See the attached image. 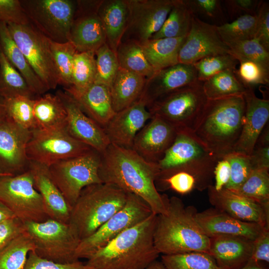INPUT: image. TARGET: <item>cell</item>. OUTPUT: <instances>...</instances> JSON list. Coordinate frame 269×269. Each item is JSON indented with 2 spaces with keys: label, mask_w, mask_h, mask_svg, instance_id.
<instances>
[{
  "label": "cell",
  "mask_w": 269,
  "mask_h": 269,
  "mask_svg": "<svg viewBox=\"0 0 269 269\" xmlns=\"http://www.w3.org/2000/svg\"><path fill=\"white\" fill-rule=\"evenodd\" d=\"M253 170H269V127L267 125L249 156Z\"/></svg>",
  "instance_id": "f5cc1de1"
},
{
  "label": "cell",
  "mask_w": 269,
  "mask_h": 269,
  "mask_svg": "<svg viewBox=\"0 0 269 269\" xmlns=\"http://www.w3.org/2000/svg\"><path fill=\"white\" fill-rule=\"evenodd\" d=\"M156 215L151 214L125 230L88 259L94 269H144L156 260L153 234Z\"/></svg>",
  "instance_id": "3957f363"
},
{
  "label": "cell",
  "mask_w": 269,
  "mask_h": 269,
  "mask_svg": "<svg viewBox=\"0 0 269 269\" xmlns=\"http://www.w3.org/2000/svg\"><path fill=\"white\" fill-rule=\"evenodd\" d=\"M235 70L222 71L203 82V88L208 100L244 95L248 87L240 81Z\"/></svg>",
  "instance_id": "d590c367"
},
{
  "label": "cell",
  "mask_w": 269,
  "mask_h": 269,
  "mask_svg": "<svg viewBox=\"0 0 269 269\" xmlns=\"http://www.w3.org/2000/svg\"><path fill=\"white\" fill-rule=\"evenodd\" d=\"M193 16L186 0H175L161 28L150 39L186 37Z\"/></svg>",
  "instance_id": "836d02e7"
},
{
  "label": "cell",
  "mask_w": 269,
  "mask_h": 269,
  "mask_svg": "<svg viewBox=\"0 0 269 269\" xmlns=\"http://www.w3.org/2000/svg\"><path fill=\"white\" fill-rule=\"evenodd\" d=\"M34 250L31 239L24 232L0 250V269H23L29 253Z\"/></svg>",
  "instance_id": "74e56055"
},
{
  "label": "cell",
  "mask_w": 269,
  "mask_h": 269,
  "mask_svg": "<svg viewBox=\"0 0 269 269\" xmlns=\"http://www.w3.org/2000/svg\"><path fill=\"white\" fill-rule=\"evenodd\" d=\"M240 269H268V268L261 263L250 260L247 264Z\"/></svg>",
  "instance_id": "be15d7a7"
},
{
  "label": "cell",
  "mask_w": 269,
  "mask_h": 269,
  "mask_svg": "<svg viewBox=\"0 0 269 269\" xmlns=\"http://www.w3.org/2000/svg\"><path fill=\"white\" fill-rule=\"evenodd\" d=\"M128 193L110 184L85 187L71 209L69 224L81 240L96 232L125 205Z\"/></svg>",
  "instance_id": "5b68a950"
},
{
  "label": "cell",
  "mask_w": 269,
  "mask_h": 269,
  "mask_svg": "<svg viewBox=\"0 0 269 269\" xmlns=\"http://www.w3.org/2000/svg\"><path fill=\"white\" fill-rule=\"evenodd\" d=\"M18 96L31 99L35 97L25 79L8 61L0 46V98Z\"/></svg>",
  "instance_id": "8d00e7d4"
},
{
  "label": "cell",
  "mask_w": 269,
  "mask_h": 269,
  "mask_svg": "<svg viewBox=\"0 0 269 269\" xmlns=\"http://www.w3.org/2000/svg\"><path fill=\"white\" fill-rule=\"evenodd\" d=\"M3 175H8V174H6L0 168V176H3Z\"/></svg>",
  "instance_id": "003e7915"
},
{
  "label": "cell",
  "mask_w": 269,
  "mask_h": 269,
  "mask_svg": "<svg viewBox=\"0 0 269 269\" xmlns=\"http://www.w3.org/2000/svg\"><path fill=\"white\" fill-rule=\"evenodd\" d=\"M96 73L94 83L111 87L120 66L116 52L106 43L95 52Z\"/></svg>",
  "instance_id": "f6af8a7d"
},
{
  "label": "cell",
  "mask_w": 269,
  "mask_h": 269,
  "mask_svg": "<svg viewBox=\"0 0 269 269\" xmlns=\"http://www.w3.org/2000/svg\"><path fill=\"white\" fill-rule=\"evenodd\" d=\"M31 132L26 147L28 160L48 167L94 149L74 138L66 128L51 130L34 129Z\"/></svg>",
  "instance_id": "5bb4252c"
},
{
  "label": "cell",
  "mask_w": 269,
  "mask_h": 269,
  "mask_svg": "<svg viewBox=\"0 0 269 269\" xmlns=\"http://www.w3.org/2000/svg\"><path fill=\"white\" fill-rule=\"evenodd\" d=\"M100 161L101 153L92 149L48 167L52 179L71 208L83 188L102 183L98 174Z\"/></svg>",
  "instance_id": "9c48e42d"
},
{
  "label": "cell",
  "mask_w": 269,
  "mask_h": 269,
  "mask_svg": "<svg viewBox=\"0 0 269 269\" xmlns=\"http://www.w3.org/2000/svg\"><path fill=\"white\" fill-rule=\"evenodd\" d=\"M0 201L23 222H41L49 218L28 169L16 175L0 176Z\"/></svg>",
  "instance_id": "8fae6325"
},
{
  "label": "cell",
  "mask_w": 269,
  "mask_h": 269,
  "mask_svg": "<svg viewBox=\"0 0 269 269\" xmlns=\"http://www.w3.org/2000/svg\"><path fill=\"white\" fill-rule=\"evenodd\" d=\"M257 24L255 38L269 51V4L261 0L257 12Z\"/></svg>",
  "instance_id": "9f6ffc18"
},
{
  "label": "cell",
  "mask_w": 269,
  "mask_h": 269,
  "mask_svg": "<svg viewBox=\"0 0 269 269\" xmlns=\"http://www.w3.org/2000/svg\"><path fill=\"white\" fill-rule=\"evenodd\" d=\"M6 118V115L3 104L0 99V124Z\"/></svg>",
  "instance_id": "03108f58"
},
{
  "label": "cell",
  "mask_w": 269,
  "mask_h": 269,
  "mask_svg": "<svg viewBox=\"0 0 269 269\" xmlns=\"http://www.w3.org/2000/svg\"><path fill=\"white\" fill-rule=\"evenodd\" d=\"M257 15L245 14L237 17L231 22L217 25L218 31L226 44L238 41L255 38Z\"/></svg>",
  "instance_id": "ab89813d"
},
{
  "label": "cell",
  "mask_w": 269,
  "mask_h": 269,
  "mask_svg": "<svg viewBox=\"0 0 269 269\" xmlns=\"http://www.w3.org/2000/svg\"><path fill=\"white\" fill-rule=\"evenodd\" d=\"M214 177L215 183L213 186L216 190L222 189L228 183L230 177V164L227 157L217 161L214 170Z\"/></svg>",
  "instance_id": "94428289"
},
{
  "label": "cell",
  "mask_w": 269,
  "mask_h": 269,
  "mask_svg": "<svg viewBox=\"0 0 269 269\" xmlns=\"http://www.w3.org/2000/svg\"><path fill=\"white\" fill-rule=\"evenodd\" d=\"M161 262L166 269H221L214 258L204 252L162 255Z\"/></svg>",
  "instance_id": "60d3db41"
},
{
  "label": "cell",
  "mask_w": 269,
  "mask_h": 269,
  "mask_svg": "<svg viewBox=\"0 0 269 269\" xmlns=\"http://www.w3.org/2000/svg\"><path fill=\"white\" fill-rule=\"evenodd\" d=\"M260 0H225L224 1L229 15L232 19L245 14H256Z\"/></svg>",
  "instance_id": "680465c9"
},
{
  "label": "cell",
  "mask_w": 269,
  "mask_h": 269,
  "mask_svg": "<svg viewBox=\"0 0 269 269\" xmlns=\"http://www.w3.org/2000/svg\"><path fill=\"white\" fill-rule=\"evenodd\" d=\"M31 134L7 117L0 124V168L6 174L16 175L27 169L26 147Z\"/></svg>",
  "instance_id": "ac0fdd59"
},
{
  "label": "cell",
  "mask_w": 269,
  "mask_h": 269,
  "mask_svg": "<svg viewBox=\"0 0 269 269\" xmlns=\"http://www.w3.org/2000/svg\"><path fill=\"white\" fill-rule=\"evenodd\" d=\"M225 157L230 164V177L224 188L235 191L246 181L253 170L250 157L236 152Z\"/></svg>",
  "instance_id": "c3c4849f"
},
{
  "label": "cell",
  "mask_w": 269,
  "mask_h": 269,
  "mask_svg": "<svg viewBox=\"0 0 269 269\" xmlns=\"http://www.w3.org/2000/svg\"><path fill=\"white\" fill-rule=\"evenodd\" d=\"M197 81L192 64L179 63L156 71L146 79L139 100L147 107L164 96Z\"/></svg>",
  "instance_id": "cb8c5ba5"
},
{
  "label": "cell",
  "mask_w": 269,
  "mask_h": 269,
  "mask_svg": "<svg viewBox=\"0 0 269 269\" xmlns=\"http://www.w3.org/2000/svg\"><path fill=\"white\" fill-rule=\"evenodd\" d=\"M10 34L33 70L48 90L59 85V78L50 48V40L30 23L7 24Z\"/></svg>",
  "instance_id": "7c38bea8"
},
{
  "label": "cell",
  "mask_w": 269,
  "mask_h": 269,
  "mask_svg": "<svg viewBox=\"0 0 269 269\" xmlns=\"http://www.w3.org/2000/svg\"><path fill=\"white\" fill-rule=\"evenodd\" d=\"M20 2L30 23L39 32L54 42L69 41L76 1L22 0Z\"/></svg>",
  "instance_id": "30bf717a"
},
{
  "label": "cell",
  "mask_w": 269,
  "mask_h": 269,
  "mask_svg": "<svg viewBox=\"0 0 269 269\" xmlns=\"http://www.w3.org/2000/svg\"><path fill=\"white\" fill-rule=\"evenodd\" d=\"M177 132L165 120L152 116L136 134L132 149L147 161L157 163L173 143Z\"/></svg>",
  "instance_id": "44dd1931"
},
{
  "label": "cell",
  "mask_w": 269,
  "mask_h": 269,
  "mask_svg": "<svg viewBox=\"0 0 269 269\" xmlns=\"http://www.w3.org/2000/svg\"><path fill=\"white\" fill-rule=\"evenodd\" d=\"M0 99L7 118L24 129L29 130L35 129L33 116L35 99L18 96Z\"/></svg>",
  "instance_id": "7bdbcfd3"
},
{
  "label": "cell",
  "mask_w": 269,
  "mask_h": 269,
  "mask_svg": "<svg viewBox=\"0 0 269 269\" xmlns=\"http://www.w3.org/2000/svg\"><path fill=\"white\" fill-rule=\"evenodd\" d=\"M195 217L209 238L231 236L254 241L266 230H268L259 224L240 220L214 208L196 212Z\"/></svg>",
  "instance_id": "603a6c76"
},
{
  "label": "cell",
  "mask_w": 269,
  "mask_h": 269,
  "mask_svg": "<svg viewBox=\"0 0 269 269\" xmlns=\"http://www.w3.org/2000/svg\"><path fill=\"white\" fill-rule=\"evenodd\" d=\"M267 169H254L235 193L264 206L269 207V173Z\"/></svg>",
  "instance_id": "f35d334b"
},
{
  "label": "cell",
  "mask_w": 269,
  "mask_h": 269,
  "mask_svg": "<svg viewBox=\"0 0 269 269\" xmlns=\"http://www.w3.org/2000/svg\"><path fill=\"white\" fill-rule=\"evenodd\" d=\"M56 94L66 110V129L69 134L100 153L103 152L111 143L104 129L85 114L66 91Z\"/></svg>",
  "instance_id": "d6986e66"
},
{
  "label": "cell",
  "mask_w": 269,
  "mask_h": 269,
  "mask_svg": "<svg viewBox=\"0 0 269 269\" xmlns=\"http://www.w3.org/2000/svg\"><path fill=\"white\" fill-rule=\"evenodd\" d=\"M144 269H166V268L161 261L156 260Z\"/></svg>",
  "instance_id": "e7e4bbea"
},
{
  "label": "cell",
  "mask_w": 269,
  "mask_h": 269,
  "mask_svg": "<svg viewBox=\"0 0 269 269\" xmlns=\"http://www.w3.org/2000/svg\"><path fill=\"white\" fill-rule=\"evenodd\" d=\"M78 103L83 112L104 128L116 114L113 108L110 89L94 83L82 90L64 88Z\"/></svg>",
  "instance_id": "4316f807"
},
{
  "label": "cell",
  "mask_w": 269,
  "mask_h": 269,
  "mask_svg": "<svg viewBox=\"0 0 269 269\" xmlns=\"http://www.w3.org/2000/svg\"><path fill=\"white\" fill-rule=\"evenodd\" d=\"M116 54L120 68L139 74L146 79L155 73L144 54L140 43L138 42L121 41Z\"/></svg>",
  "instance_id": "e575fe53"
},
{
  "label": "cell",
  "mask_w": 269,
  "mask_h": 269,
  "mask_svg": "<svg viewBox=\"0 0 269 269\" xmlns=\"http://www.w3.org/2000/svg\"><path fill=\"white\" fill-rule=\"evenodd\" d=\"M157 190L164 191L171 189L180 194H186L194 189L200 191L197 179L191 174L180 171L163 180L155 182Z\"/></svg>",
  "instance_id": "f907efd6"
},
{
  "label": "cell",
  "mask_w": 269,
  "mask_h": 269,
  "mask_svg": "<svg viewBox=\"0 0 269 269\" xmlns=\"http://www.w3.org/2000/svg\"><path fill=\"white\" fill-rule=\"evenodd\" d=\"M207 100L203 82L197 81L164 96L146 108L152 116L160 117L177 131L192 132Z\"/></svg>",
  "instance_id": "52a82bcc"
},
{
  "label": "cell",
  "mask_w": 269,
  "mask_h": 269,
  "mask_svg": "<svg viewBox=\"0 0 269 269\" xmlns=\"http://www.w3.org/2000/svg\"><path fill=\"white\" fill-rule=\"evenodd\" d=\"M0 46L8 61L22 75L35 95L40 96L48 91L12 39L7 24L3 22H0Z\"/></svg>",
  "instance_id": "f546056e"
},
{
  "label": "cell",
  "mask_w": 269,
  "mask_h": 269,
  "mask_svg": "<svg viewBox=\"0 0 269 269\" xmlns=\"http://www.w3.org/2000/svg\"><path fill=\"white\" fill-rule=\"evenodd\" d=\"M0 22L27 25L28 17L19 0H0Z\"/></svg>",
  "instance_id": "816d5d0a"
},
{
  "label": "cell",
  "mask_w": 269,
  "mask_h": 269,
  "mask_svg": "<svg viewBox=\"0 0 269 269\" xmlns=\"http://www.w3.org/2000/svg\"><path fill=\"white\" fill-rule=\"evenodd\" d=\"M25 232L24 223L17 217L0 222V250Z\"/></svg>",
  "instance_id": "6f0895ef"
},
{
  "label": "cell",
  "mask_w": 269,
  "mask_h": 269,
  "mask_svg": "<svg viewBox=\"0 0 269 269\" xmlns=\"http://www.w3.org/2000/svg\"><path fill=\"white\" fill-rule=\"evenodd\" d=\"M239 61L227 53L205 57L193 64L198 81L203 82L214 75L227 70L236 69Z\"/></svg>",
  "instance_id": "7dc6e473"
},
{
  "label": "cell",
  "mask_w": 269,
  "mask_h": 269,
  "mask_svg": "<svg viewBox=\"0 0 269 269\" xmlns=\"http://www.w3.org/2000/svg\"><path fill=\"white\" fill-rule=\"evenodd\" d=\"M229 51L217 25L205 22L194 14L190 30L179 52L178 62L193 65L205 57L229 53Z\"/></svg>",
  "instance_id": "e0dca14e"
},
{
  "label": "cell",
  "mask_w": 269,
  "mask_h": 269,
  "mask_svg": "<svg viewBox=\"0 0 269 269\" xmlns=\"http://www.w3.org/2000/svg\"><path fill=\"white\" fill-rule=\"evenodd\" d=\"M251 260L269 263V230H266L254 241Z\"/></svg>",
  "instance_id": "91938a15"
},
{
  "label": "cell",
  "mask_w": 269,
  "mask_h": 269,
  "mask_svg": "<svg viewBox=\"0 0 269 269\" xmlns=\"http://www.w3.org/2000/svg\"><path fill=\"white\" fill-rule=\"evenodd\" d=\"M98 14L105 32L106 43L116 52L128 24L127 0H101Z\"/></svg>",
  "instance_id": "f1b7e54d"
},
{
  "label": "cell",
  "mask_w": 269,
  "mask_h": 269,
  "mask_svg": "<svg viewBox=\"0 0 269 269\" xmlns=\"http://www.w3.org/2000/svg\"><path fill=\"white\" fill-rule=\"evenodd\" d=\"M158 174L157 163L147 161L132 148L110 143L101 153L98 174L102 182L139 196L155 215L167 213L168 198L156 187Z\"/></svg>",
  "instance_id": "6da1fadb"
},
{
  "label": "cell",
  "mask_w": 269,
  "mask_h": 269,
  "mask_svg": "<svg viewBox=\"0 0 269 269\" xmlns=\"http://www.w3.org/2000/svg\"><path fill=\"white\" fill-rule=\"evenodd\" d=\"M244 96L246 103L244 123L234 152L250 156L269 122V100L258 97L251 87L248 88Z\"/></svg>",
  "instance_id": "d4e9b609"
},
{
  "label": "cell",
  "mask_w": 269,
  "mask_h": 269,
  "mask_svg": "<svg viewBox=\"0 0 269 269\" xmlns=\"http://www.w3.org/2000/svg\"><path fill=\"white\" fill-rule=\"evenodd\" d=\"M152 213L149 205L142 199L128 193L124 206L93 234L81 240L76 253L77 258L88 259L122 232L143 221Z\"/></svg>",
  "instance_id": "4fadbf2b"
},
{
  "label": "cell",
  "mask_w": 269,
  "mask_h": 269,
  "mask_svg": "<svg viewBox=\"0 0 269 269\" xmlns=\"http://www.w3.org/2000/svg\"><path fill=\"white\" fill-rule=\"evenodd\" d=\"M99 0H76V8L69 40L77 52H94L106 43L98 14Z\"/></svg>",
  "instance_id": "2e32d148"
},
{
  "label": "cell",
  "mask_w": 269,
  "mask_h": 269,
  "mask_svg": "<svg viewBox=\"0 0 269 269\" xmlns=\"http://www.w3.org/2000/svg\"><path fill=\"white\" fill-rule=\"evenodd\" d=\"M16 217L12 212L0 201V222Z\"/></svg>",
  "instance_id": "6125c7cd"
},
{
  "label": "cell",
  "mask_w": 269,
  "mask_h": 269,
  "mask_svg": "<svg viewBox=\"0 0 269 269\" xmlns=\"http://www.w3.org/2000/svg\"><path fill=\"white\" fill-rule=\"evenodd\" d=\"M207 189L209 201L214 208L240 220L257 223L269 230V207L226 188L216 190L211 185Z\"/></svg>",
  "instance_id": "ffe728a7"
},
{
  "label": "cell",
  "mask_w": 269,
  "mask_h": 269,
  "mask_svg": "<svg viewBox=\"0 0 269 269\" xmlns=\"http://www.w3.org/2000/svg\"><path fill=\"white\" fill-rule=\"evenodd\" d=\"M23 269H94L86 263L78 261L62 264L49 261L38 256L34 251H30Z\"/></svg>",
  "instance_id": "db71d44e"
},
{
  "label": "cell",
  "mask_w": 269,
  "mask_h": 269,
  "mask_svg": "<svg viewBox=\"0 0 269 269\" xmlns=\"http://www.w3.org/2000/svg\"><path fill=\"white\" fill-rule=\"evenodd\" d=\"M151 117L145 104L139 100L116 113L103 129L111 143L132 148L136 134Z\"/></svg>",
  "instance_id": "7402d4cb"
},
{
  "label": "cell",
  "mask_w": 269,
  "mask_h": 269,
  "mask_svg": "<svg viewBox=\"0 0 269 269\" xmlns=\"http://www.w3.org/2000/svg\"><path fill=\"white\" fill-rule=\"evenodd\" d=\"M23 223L38 256L62 264L80 261L76 253L81 240L69 223L50 218L41 222Z\"/></svg>",
  "instance_id": "ba28073f"
},
{
  "label": "cell",
  "mask_w": 269,
  "mask_h": 269,
  "mask_svg": "<svg viewBox=\"0 0 269 269\" xmlns=\"http://www.w3.org/2000/svg\"><path fill=\"white\" fill-rule=\"evenodd\" d=\"M127 1L128 21L121 41L133 40L141 43L150 39L161 28L175 0H127Z\"/></svg>",
  "instance_id": "9a60e30c"
},
{
  "label": "cell",
  "mask_w": 269,
  "mask_h": 269,
  "mask_svg": "<svg viewBox=\"0 0 269 269\" xmlns=\"http://www.w3.org/2000/svg\"><path fill=\"white\" fill-rule=\"evenodd\" d=\"M217 160L192 132L177 131L172 144L157 162L159 174L155 182L184 171L197 179L200 191L212 185Z\"/></svg>",
  "instance_id": "8992f818"
},
{
  "label": "cell",
  "mask_w": 269,
  "mask_h": 269,
  "mask_svg": "<svg viewBox=\"0 0 269 269\" xmlns=\"http://www.w3.org/2000/svg\"><path fill=\"white\" fill-rule=\"evenodd\" d=\"M209 254L221 269H240L251 259L254 241L239 237H210Z\"/></svg>",
  "instance_id": "83f0119b"
},
{
  "label": "cell",
  "mask_w": 269,
  "mask_h": 269,
  "mask_svg": "<svg viewBox=\"0 0 269 269\" xmlns=\"http://www.w3.org/2000/svg\"><path fill=\"white\" fill-rule=\"evenodd\" d=\"M33 116L35 129L51 130L66 128L67 112L56 94H44L34 99Z\"/></svg>",
  "instance_id": "d6a6232c"
},
{
  "label": "cell",
  "mask_w": 269,
  "mask_h": 269,
  "mask_svg": "<svg viewBox=\"0 0 269 269\" xmlns=\"http://www.w3.org/2000/svg\"><path fill=\"white\" fill-rule=\"evenodd\" d=\"M96 73L94 52H77L75 55L71 87L83 90L94 83Z\"/></svg>",
  "instance_id": "ee69618b"
},
{
  "label": "cell",
  "mask_w": 269,
  "mask_h": 269,
  "mask_svg": "<svg viewBox=\"0 0 269 269\" xmlns=\"http://www.w3.org/2000/svg\"><path fill=\"white\" fill-rule=\"evenodd\" d=\"M146 78L122 68L110 88L113 108L116 113L138 101L142 94Z\"/></svg>",
  "instance_id": "4dcf8cb0"
},
{
  "label": "cell",
  "mask_w": 269,
  "mask_h": 269,
  "mask_svg": "<svg viewBox=\"0 0 269 269\" xmlns=\"http://www.w3.org/2000/svg\"><path fill=\"white\" fill-rule=\"evenodd\" d=\"M50 48L59 78V85L64 88L72 84L74 57L77 52L73 43L68 41L58 43L50 41Z\"/></svg>",
  "instance_id": "b9f144b4"
},
{
  "label": "cell",
  "mask_w": 269,
  "mask_h": 269,
  "mask_svg": "<svg viewBox=\"0 0 269 269\" xmlns=\"http://www.w3.org/2000/svg\"><path fill=\"white\" fill-rule=\"evenodd\" d=\"M167 213L156 215L154 244L159 254L199 252L209 253L210 238L195 217L197 212L176 196L168 198Z\"/></svg>",
  "instance_id": "277c9868"
},
{
  "label": "cell",
  "mask_w": 269,
  "mask_h": 269,
  "mask_svg": "<svg viewBox=\"0 0 269 269\" xmlns=\"http://www.w3.org/2000/svg\"><path fill=\"white\" fill-rule=\"evenodd\" d=\"M235 74L240 81L247 87L252 88L260 84L269 83V70L261 65L248 60H240Z\"/></svg>",
  "instance_id": "681fc988"
},
{
  "label": "cell",
  "mask_w": 269,
  "mask_h": 269,
  "mask_svg": "<svg viewBox=\"0 0 269 269\" xmlns=\"http://www.w3.org/2000/svg\"><path fill=\"white\" fill-rule=\"evenodd\" d=\"M245 106L244 95L207 100L192 133L217 161L234 151Z\"/></svg>",
  "instance_id": "7a4b0ae2"
},
{
  "label": "cell",
  "mask_w": 269,
  "mask_h": 269,
  "mask_svg": "<svg viewBox=\"0 0 269 269\" xmlns=\"http://www.w3.org/2000/svg\"><path fill=\"white\" fill-rule=\"evenodd\" d=\"M186 37L149 39L140 43L155 72L179 63V52Z\"/></svg>",
  "instance_id": "1f68e13d"
},
{
  "label": "cell",
  "mask_w": 269,
  "mask_h": 269,
  "mask_svg": "<svg viewBox=\"0 0 269 269\" xmlns=\"http://www.w3.org/2000/svg\"><path fill=\"white\" fill-rule=\"evenodd\" d=\"M34 186L40 194L46 214L50 219L68 223L71 208L54 181L48 166L29 161Z\"/></svg>",
  "instance_id": "484cf974"
},
{
  "label": "cell",
  "mask_w": 269,
  "mask_h": 269,
  "mask_svg": "<svg viewBox=\"0 0 269 269\" xmlns=\"http://www.w3.org/2000/svg\"><path fill=\"white\" fill-rule=\"evenodd\" d=\"M227 45L230 48L229 53L238 61H252L269 70V51L257 38L233 42Z\"/></svg>",
  "instance_id": "bcb514c9"
},
{
  "label": "cell",
  "mask_w": 269,
  "mask_h": 269,
  "mask_svg": "<svg viewBox=\"0 0 269 269\" xmlns=\"http://www.w3.org/2000/svg\"><path fill=\"white\" fill-rule=\"evenodd\" d=\"M195 15L197 14L212 20H223L221 1L219 0H186Z\"/></svg>",
  "instance_id": "11a10c76"
}]
</instances>
